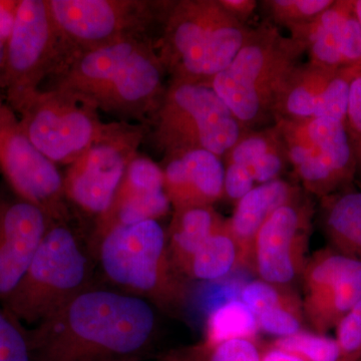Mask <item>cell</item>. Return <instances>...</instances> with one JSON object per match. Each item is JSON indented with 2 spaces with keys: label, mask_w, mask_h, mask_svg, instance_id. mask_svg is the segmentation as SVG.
<instances>
[{
  "label": "cell",
  "mask_w": 361,
  "mask_h": 361,
  "mask_svg": "<svg viewBox=\"0 0 361 361\" xmlns=\"http://www.w3.org/2000/svg\"><path fill=\"white\" fill-rule=\"evenodd\" d=\"M304 318L327 334L361 300V262L331 247L308 258L302 275Z\"/></svg>",
  "instance_id": "obj_14"
},
{
  "label": "cell",
  "mask_w": 361,
  "mask_h": 361,
  "mask_svg": "<svg viewBox=\"0 0 361 361\" xmlns=\"http://www.w3.org/2000/svg\"><path fill=\"white\" fill-rule=\"evenodd\" d=\"M296 199L295 188L277 179L254 187L237 202L232 217L226 223L238 246L240 267L252 270L254 242L259 230L276 209Z\"/></svg>",
  "instance_id": "obj_19"
},
{
  "label": "cell",
  "mask_w": 361,
  "mask_h": 361,
  "mask_svg": "<svg viewBox=\"0 0 361 361\" xmlns=\"http://www.w3.org/2000/svg\"><path fill=\"white\" fill-rule=\"evenodd\" d=\"M0 171L14 194L49 219H71L63 176L27 139L13 110L0 123Z\"/></svg>",
  "instance_id": "obj_13"
},
{
  "label": "cell",
  "mask_w": 361,
  "mask_h": 361,
  "mask_svg": "<svg viewBox=\"0 0 361 361\" xmlns=\"http://www.w3.org/2000/svg\"><path fill=\"white\" fill-rule=\"evenodd\" d=\"M353 7H355L356 16H357L358 20H360L361 25V0L353 1Z\"/></svg>",
  "instance_id": "obj_40"
},
{
  "label": "cell",
  "mask_w": 361,
  "mask_h": 361,
  "mask_svg": "<svg viewBox=\"0 0 361 361\" xmlns=\"http://www.w3.org/2000/svg\"><path fill=\"white\" fill-rule=\"evenodd\" d=\"M261 361H304L291 353H285L272 346L268 345L267 348L261 351Z\"/></svg>",
  "instance_id": "obj_37"
},
{
  "label": "cell",
  "mask_w": 361,
  "mask_h": 361,
  "mask_svg": "<svg viewBox=\"0 0 361 361\" xmlns=\"http://www.w3.org/2000/svg\"><path fill=\"white\" fill-rule=\"evenodd\" d=\"M157 308L94 284L32 329V361H142L158 336Z\"/></svg>",
  "instance_id": "obj_1"
},
{
  "label": "cell",
  "mask_w": 361,
  "mask_h": 361,
  "mask_svg": "<svg viewBox=\"0 0 361 361\" xmlns=\"http://www.w3.org/2000/svg\"><path fill=\"white\" fill-rule=\"evenodd\" d=\"M270 346L291 353L304 361H341L338 342L327 334L300 330L293 336L276 338Z\"/></svg>",
  "instance_id": "obj_27"
},
{
  "label": "cell",
  "mask_w": 361,
  "mask_h": 361,
  "mask_svg": "<svg viewBox=\"0 0 361 361\" xmlns=\"http://www.w3.org/2000/svg\"><path fill=\"white\" fill-rule=\"evenodd\" d=\"M322 226L329 247L361 262V191L322 198Z\"/></svg>",
  "instance_id": "obj_21"
},
{
  "label": "cell",
  "mask_w": 361,
  "mask_h": 361,
  "mask_svg": "<svg viewBox=\"0 0 361 361\" xmlns=\"http://www.w3.org/2000/svg\"><path fill=\"white\" fill-rule=\"evenodd\" d=\"M157 51L172 82L209 85L231 63L252 30L215 0L167 2Z\"/></svg>",
  "instance_id": "obj_3"
},
{
  "label": "cell",
  "mask_w": 361,
  "mask_h": 361,
  "mask_svg": "<svg viewBox=\"0 0 361 361\" xmlns=\"http://www.w3.org/2000/svg\"><path fill=\"white\" fill-rule=\"evenodd\" d=\"M70 220L51 221L14 290L0 302L25 326H35L97 284V259Z\"/></svg>",
  "instance_id": "obj_4"
},
{
  "label": "cell",
  "mask_w": 361,
  "mask_h": 361,
  "mask_svg": "<svg viewBox=\"0 0 361 361\" xmlns=\"http://www.w3.org/2000/svg\"><path fill=\"white\" fill-rule=\"evenodd\" d=\"M171 207L161 166L137 156L128 166L110 210L97 221L90 233V245L115 226L159 221L167 215Z\"/></svg>",
  "instance_id": "obj_17"
},
{
  "label": "cell",
  "mask_w": 361,
  "mask_h": 361,
  "mask_svg": "<svg viewBox=\"0 0 361 361\" xmlns=\"http://www.w3.org/2000/svg\"><path fill=\"white\" fill-rule=\"evenodd\" d=\"M345 126L361 167V66L351 80Z\"/></svg>",
  "instance_id": "obj_33"
},
{
  "label": "cell",
  "mask_w": 361,
  "mask_h": 361,
  "mask_svg": "<svg viewBox=\"0 0 361 361\" xmlns=\"http://www.w3.org/2000/svg\"><path fill=\"white\" fill-rule=\"evenodd\" d=\"M148 133V125L113 123L108 134L73 161L63 176L68 204L96 222L103 218Z\"/></svg>",
  "instance_id": "obj_11"
},
{
  "label": "cell",
  "mask_w": 361,
  "mask_h": 361,
  "mask_svg": "<svg viewBox=\"0 0 361 361\" xmlns=\"http://www.w3.org/2000/svg\"><path fill=\"white\" fill-rule=\"evenodd\" d=\"M240 300L246 304L254 315L276 308L302 310V301L289 287L270 283L257 278L241 289Z\"/></svg>",
  "instance_id": "obj_28"
},
{
  "label": "cell",
  "mask_w": 361,
  "mask_h": 361,
  "mask_svg": "<svg viewBox=\"0 0 361 361\" xmlns=\"http://www.w3.org/2000/svg\"><path fill=\"white\" fill-rule=\"evenodd\" d=\"M157 361H169L167 358L165 357L164 355H161L160 357L158 358V360Z\"/></svg>",
  "instance_id": "obj_41"
},
{
  "label": "cell",
  "mask_w": 361,
  "mask_h": 361,
  "mask_svg": "<svg viewBox=\"0 0 361 361\" xmlns=\"http://www.w3.org/2000/svg\"><path fill=\"white\" fill-rule=\"evenodd\" d=\"M223 222L212 206L174 211L167 231L168 249L173 265L182 276L192 256Z\"/></svg>",
  "instance_id": "obj_22"
},
{
  "label": "cell",
  "mask_w": 361,
  "mask_h": 361,
  "mask_svg": "<svg viewBox=\"0 0 361 361\" xmlns=\"http://www.w3.org/2000/svg\"><path fill=\"white\" fill-rule=\"evenodd\" d=\"M238 267V246L224 221L190 259L183 276L187 280L216 281Z\"/></svg>",
  "instance_id": "obj_23"
},
{
  "label": "cell",
  "mask_w": 361,
  "mask_h": 361,
  "mask_svg": "<svg viewBox=\"0 0 361 361\" xmlns=\"http://www.w3.org/2000/svg\"><path fill=\"white\" fill-rule=\"evenodd\" d=\"M312 210L298 199L276 209L259 230L253 249L258 278L287 286L301 277L307 263Z\"/></svg>",
  "instance_id": "obj_15"
},
{
  "label": "cell",
  "mask_w": 361,
  "mask_h": 361,
  "mask_svg": "<svg viewBox=\"0 0 361 361\" xmlns=\"http://www.w3.org/2000/svg\"><path fill=\"white\" fill-rule=\"evenodd\" d=\"M20 1L0 0V42L7 44L16 20V11Z\"/></svg>",
  "instance_id": "obj_35"
},
{
  "label": "cell",
  "mask_w": 361,
  "mask_h": 361,
  "mask_svg": "<svg viewBox=\"0 0 361 361\" xmlns=\"http://www.w3.org/2000/svg\"><path fill=\"white\" fill-rule=\"evenodd\" d=\"M223 6L243 21V16H248L251 13L253 7L255 6V1H248V0H223Z\"/></svg>",
  "instance_id": "obj_36"
},
{
  "label": "cell",
  "mask_w": 361,
  "mask_h": 361,
  "mask_svg": "<svg viewBox=\"0 0 361 361\" xmlns=\"http://www.w3.org/2000/svg\"><path fill=\"white\" fill-rule=\"evenodd\" d=\"M97 264L113 288L176 313L184 306L188 280L173 265L167 231L159 221L118 225L92 246Z\"/></svg>",
  "instance_id": "obj_5"
},
{
  "label": "cell",
  "mask_w": 361,
  "mask_h": 361,
  "mask_svg": "<svg viewBox=\"0 0 361 361\" xmlns=\"http://www.w3.org/2000/svg\"><path fill=\"white\" fill-rule=\"evenodd\" d=\"M341 361H361V300L337 324Z\"/></svg>",
  "instance_id": "obj_31"
},
{
  "label": "cell",
  "mask_w": 361,
  "mask_h": 361,
  "mask_svg": "<svg viewBox=\"0 0 361 361\" xmlns=\"http://www.w3.org/2000/svg\"><path fill=\"white\" fill-rule=\"evenodd\" d=\"M166 75L156 39L137 35L66 54L47 89L66 92L118 122L148 125L167 90Z\"/></svg>",
  "instance_id": "obj_2"
},
{
  "label": "cell",
  "mask_w": 361,
  "mask_h": 361,
  "mask_svg": "<svg viewBox=\"0 0 361 361\" xmlns=\"http://www.w3.org/2000/svg\"><path fill=\"white\" fill-rule=\"evenodd\" d=\"M16 113L27 139L54 164L71 165L113 126L92 106L58 90L40 89Z\"/></svg>",
  "instance_id": "obj_10"
},
{
  "label": "cell",
  "mask_w": 361,
  "mask_h": 361,
  "mask_svg": "<svg viewBox=\"0 0 361 361\" xmlns=\"http://www.w3.org/2000/svg\"><path fill=\"white\" fill-rule=\"evenodd\" d=\"M338 70L313 61L297 66L278 102L275 118H316Z\"/></svg>",
  "instance_id": "obj_20"
},
{
  "label": "cell",
  "mask_w": 361,
  "mask_h": 361,
  "mask_svg": "<svg viewBox=\"0 0 361 361\" xmlns=\"http://www.w3.org/2000/svg\"><path fill=\"white\" fill-rule=\"evenodd\" d=\"M330 0H276L271 1L272 11L280 21L293 23L297 30L307 25L334 4Z\"/></svg>",
  "instance_id": "obj_30"
},
{
  "label": "cell",
  "mask_w": 361,
  "mask_h": 361,
  "mask_svg": "<svg viewBox=\"0 0 361 361\" xmlns=\"http://www.w3.org/2000/svg\"><path fill=\"white\" fill-rule=\"evenodd\" d=\"M6 44L0 42V82H1L2 73H4V61H6Z\"/></svg>",
  "instance_id": "obj_38"
},
{
  "label": "cell",
  "mask_w": 361,
  "mask_h": 361,
  "mask_svg": "<svg viewBox=\"0 0 361 361\" xmlns=\"http://www.w3.org/2000/svg\"><path fill=\"white\" fill-rule=\"evenodd\" d=\"M253 177L243 166L228 163L225 169L224 195L232 201L238 202L254 188Z\"/></svg>",
  "instance_id": "obj_34"
},
{
  "label": "cell",
  "mask_w": 361,
  "mask_h": 361,
  "mask_svg": "<svg viewBox=\"0 0 361 361\" xmlns=\"http://www.w3.org/2000/svg\"><path fill=\"white\" fill-rule=\"evenodd\" d=\"M0 361H32L25 326L0 306Z\"/></svg>",
  "instance_id": "obj_29"
},
{
  "label": "cell",
  "mask_w": 361,
  "mask_h": 361,
  "mask_svg": "<svg viewBox=\"0 0 361 361\" xmlns=\"http://www.w3.org/2000/svg\"><path fill=\"white\" fill-rule=\"evenodd\" d=\"M148 126L165 157L192 149L222 157L231 151L243 132L210 85L191 82H171Z\"/></svg>",
  "instance_id": "obj_7"
},
{
  "label": "cell",
  "mask_w": 361,
  "mask_h": 361,
  "mask_svg": "<svg viewBox=\"0 0 361 361\" xmlns=\"http://www.w3.org/2000/svg\"><path fill=\"white\" fill-rule=\"evenodd\" d=\"M276 130L310 193L325 198L353 180L357 159L345 123L330 118H277Z\"/></svg>",
  "instance_id": "obj_9"
},
{
  "label": "cell",
  "mask_w": 361,
  "mask_h": 361,
  "mask_svg": "<svg viewBox=\"0 0 361 361\" xmlns=\"http://www.w3.org/2000/svg\"><path fill=\"white\" fill-rule=\"evenodd\" d=\"M164 188L174 211L212 206L224 196L225 168L220 157L192 149L165 157Z\"/></svg>",
  "instance_id": "obj_18"
},
{
  "label": "cell",
  "mask_w": 361,
  "mask_h": 361,
  "mask_svg": "<svg viewBox=\"0 0 361 361\" xmlns=\"http://www.w3.org/2000/svg\"><path fill=\"white\" fill-rule=\"evenodd\" d=\"M66 52L49 0H20L0 82L11 110H20L42 89Z\"/></svg>",
  "instance_id": "obj_8"
},
{
  "label": "cell",
  "mask_w": 361,
  "mask_h": 361,
  "mask_svg": "<svg viewBox=\"0 0 361 361\" xmlns=\"http://www.w3.org/2000/svg\"><path fill=\"white\" fill-rule=\"evenodd\" d=\"M261 351L255 341L235 339L215 346L202 342L163 355L169 361H261Z\"/></svg>",
  "instance_id": "obj_26"
},
{
  "label": "cell",
  "mask_w": 361,
  "mask_h": 361,
  "mask_svg": "<svg viewBox=\"0 0 361 361\" xmlns=\"http://www.w3.org/2000/svg\"><path fill=\"white\" fill-rule=\"evenodd\" d=\"M9 110H11V108L0 99V123L4 120V116H6V114L8 113Z\"/></svg>",
  "instance_id": "obj_39"
},
{
  "label": "cell",
  "mask_w": 361,
  "mask_h": 361,
  "mask_svg": "<svg viewBox=\"0 0 361 361\" xmlns=\"http://www.w3.org/2000/svg\"><path fill=\"white\" fill-rule=\"evenodd\" d=\"M51 222L39 207L0 188V302L20 283Z\"/></svg>",
  "instance_id": "obj_16"
},
{
  "label": "cell",
  "mask_w": 361,
  "mask_h": 361,
  "mask_svg": "<svg viewBox=\"0 0 361 361\" xmlns=\"http://www.w3.org/2000/svg\"><path fill=\"white\" fill-rule=\"evenodd\" d=\"M49 4L68 54L125 37L149 35L152 26L161 23L167 2L49 0Z\"/></svg>",
  "instance_id": "obj_12"
},
{
  "label": "cell",
  "mask_w": 361,
  "mask_h": 361,
  "mask_svg": "<svg viewBox=\"0 0 361 361\" xmlns=\"http://www.w3.org/2000/svg\"><path fill=\"white\" fill-rule=\"evenodd\" d=\"M260 331H264L277 338L293 336L303 329L302 310L290 308H276L256 316Z\"/></svg>",
  "instance_id": "obj_32"
},
{
  "label": "cell",
  "mask_w": 361,
  "mask_h": 361,
  "mask_svg": "<svg viewBox=\"0 0 361 361\" xmlns=\"http://www.w3.org/2000/svg\"><path fill=\"white\" fill-rule=\"evenodd\" d=\"M259 331L255 315L240 299H233L209 315L203 343L215 346L235 339L256 342Z\"/></svg>",
  "instance_id": "obj_24"
},
{
  "label": "cell",
  "mask_w": 361,
  "mask_h": 361,
  "mask_svg": "<svg viewBox=\"0 0 361 361\" xmlns=\"http://www.w3.org/2000/svg\"><path fill=\"white\" fill-rule=\"evenodd\" d=\"M305 49L302 39L284 37L269 26L252 30L231 63L209 85L242 129H256L275 118L285 85Z\"/></svg>",
  "instance_id": "obj_6"
},
{
  "label": "cell",
  "mask_w": 361,
  "mask_h": 361,
  "mask_svg": "<svg viewBox=\"0 0 361 361\" xmlns=\"http://www.w3.org/2000/svg\"><path fill=\"white\" fill-rule=\"evenodd\" d=\"M317 18L336 40L345 66H361V25L353 1H334Z\"/></svg>",
  "instance_id": "obj_25"
}]
</instances>
